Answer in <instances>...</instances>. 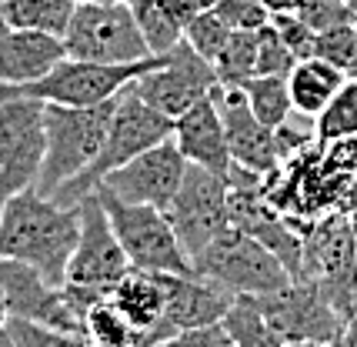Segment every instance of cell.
<instances>
[{
	"mask_svg": "<svg viewBox=\"0 0 357 347\" xmlns=\"http://www.w3.org/2000/svg\"><path fill=\"white\" fill-rule=\"evenodd\" d=\"M80 237L77 207H63L37 187L17 194L0 214V257L33 268L61 287Z\"/></svg>",
	"mask_w": 357,
	"mask_h": 347,
	"instance_id": "6da1fadb",
	"label": "cell"
},
{
	"mask_svg": "<svg viewBox=\"0 0 357 347\" xmlns=\"http://www.w3.org/2000/svg\"><path fill=\"white\" fill-rule=\"evenodd\" d=\"M114 107H117V97L97 107L44 104V164L37 177V190L44 197H54L97 160Z\"/></svg>",
	"mask_w": 357,
	"mask_h": 347,
	"instance_id": "7a4b0ae2",
	"label": "cell"
},
{
	"mask_svg": "<svg viewBox=\"0 0 357 347\" xmlns=\"http://www.w3.org/2000/svg\"><path fill=\"white\" fill-rule=\"evenodd\" d=\"M174 137V121L164 117L160 111H154L144 97H137L134 87H127L124 94L117 97V107H114V117H110L107 137H104V147L87 171L80 174L77 180H70L67 187H61L54 194V201L63 207H77L87 194L97 190V184L107 177L110 171L124 167L127 160H134L137 154L151 151L154 144Z\"/></svg>",
	"mask_w": 357,
	"mask_h": 347,
	"instance_id": "3957f363",
	"label": "cell"
},
{
	"mask_svg": "<svg viewBox=\"0 0 357 347\" xmlns=\"http://www.w3.org/2000/svg\"><path fill=\"white\" fill-rule=\"evenodd\" d=\"M190 264L194 274L214 281L234 298H264L291 284L284 264L241 227H227L224 234H218Z\"/></svg>",
	"mask_w": 357,
	"mask_h": 347,
	"instance_id": "277c9868",
	"label": "cell"
},
{
	"mask_svg": "<svg viewBox=\"0 0 357 347\" xmlns=\"http://www.w3.org/2000/svg\"><path fill=\"white\" fill-rule=\"evenodd\" d=\"M160 61L164 54H154L137 63H93L63 57L47 77L33 80L27 87H17L10 91V97H33L40 104H63V107H97L121 97L134 80L160 67Z\"/></svg>",
	"mask_w": 357,
	"mask_h": 347,
	"instance_id": "5b68a950",
	"label": "cell"
},
{
	"mask_svg": "<svg viewBox=\"0 0 357 347\" xmlns=\"http://www.w3.org/2000/svg\"><path fill=\"white\" fill-rule=\"evenodd\" d=\"M67 57L93 63H137L154 57L130 3L121 0H87L74 7L70 27L63 33Z\"/></svg>",
	"mask_w": 357,
	"mask_h": 347,
	"instance_id": "8992f818",
	"label": "cell"
},
{
	"mask_svg": "<svg viewBox=\"0 0 357 347\" xmlns=\"http://www.w3.org/2000/svg\"><path fill=\"white\" fill-rule=\"evenodd\" d=\"M97 197L107 210L110 227L124 247L127 261L134 270H151V274H194V264L181 240L174 234L171 221L164 210L147 204H127L114 197L110 190L97 187Z\"/></svg>",
	"mask_w": 357,
	"mask_h": 347,
	"instance_id": "52a82bcc",
	"label": "cell"
},
{
	"mask_svg": "<svg viewBox=\"0 0 357 347\" xmlns=\"http://www.w3.org/2000/svg\"><path fill=\"white\" fill-rule=\"evenodd\" d=\"M301 281H314L334 304V311L347 321L357 284V251L351 224L341 210H327L304 227V274Z\"/></svg>",
	"mask_w": 357,
	"mask_h": 347,
	"instance_id": "ba28073f",
	"label": "cell"
},
{
	"mask_svg": "<svg viewBox=\"0 0 357 347\" xmlns=\"http://www.w3.org/2000/svg\"><path fill=\"white\" fill-rule=\"evenodd\" d=\"M44 164V104L33 97L0 100V214L17 194L37 187Z\"/></svg>",
	"mask_w": 357,
	"mask_h": 347,
	"instance_id": "9c48e42d",
	"label": "cell"
},
{
	"mask_svg": "<svg viewBox=\"0 0 357 347\" xmlns=\"http://www.w3.org/2000/svg\"><path fill=\"white\" fill-rule=\"evenodd\" d=\"M77 214H80V237L77 247H74V257L67 264V281L63 284L91 287V291L110 294L134 268H130L124 247H121V240H117L114 227H110V217L104 204H100V197H97V190L80 201Z\"/></svg>",
	"mask_w": 357,
	"mask_h": 347,
	"instance_id": "30bf717a",
	"label": "cell"
},
{
	"mask_svg": "<svg viewBox=\"0 0 357 347\" xmlns=\"http://www.w3.org/2000/svg\"><path fill=\"white\" fill-rule=\"evenodd\" d=\"M164 214H167L181 247L194 261L214 237L231 227V217H227V180L197 167V164H187L181 190L174 194L171 207Z\"/></svg>",
	"mask_w": 357,
	"mask_h": 347,
	"instance_id": "8fae6325",
	"label": "cell"
},
{
	"mask_svg": "<svg viewBox=\"0 0 357 347\" xmlns=\"http://www.w3.org/2000/svg\"><path fill=\"white\" fill-rule=\"evenodd\" d=\"M137 97H144L154 111H160L164 117L177 121L181 114H187L194 104H201L204 97H211L218 91V70L214 63L204 61L197 50L190 47L187 40L174 44L160 67L147 70L140 80L130 84Z\"/></svg>",
	"mask_w": 357,
	"mask_h": 347,
	"instance_id": "7c38bea8",
	"label": "cell"
},
{
	"mask_svg": "<svg viewBox=\"0 0 357 347\" xmlns=\"http://www.w3.org/2000/svg\"><path fill=\"white\" fill-rule=\"evenodd\" d=\"M257 300H261V311H264L267 324L278 334L280 344H287V341L337 344L344 324H347L314 281H291L287 287Z\"/></svg>",
	"mask_w": 357,
	"mask_h": 347,
	"instance_id": "4fadbf2b",
	"label": "cell"
},
{
	"mask_svg": "<svg viewBox=\"0 0 357 347\" xmlns=\"http://www.w3.org/2000/svg\"><path fill=\"white\" fill-rule=\"evenodd\" d=\"M184 174H187L184 154L174 144V137H167V141L154 144L151 151L137 154L134 160H127L124 167L110 171L97 187L110 190L114 197H121L127 204H147L157 207V210H167L174 194L181 190Z\"/></svg>",
	"mask_w": 357,
	"mask_h": 347,
	"instance_id": "5bb4252c",
	"label": "cell"
},
{
	"mask_svg": "<svg viewBox=\"0 0 357 347\" xmlns=\"http://www.w3.org/2000/svg\"><path fill=\"white\" fill-rule=\"evenodd\" d=\"M0 291H3L10 317L33 321V324H44L54 331L84 334V314L74 307V300L67 298L63 284L57 287L44 281L27 264L0 257Z\"/></svg>",
	"mask_w": 357,
	"mask_h": 347,
	"instance_id": "9a60e30c",
	"label": "cell"
},
{
	"mask_svg": "<svg viewBox=\"0 0 357 347\" xmlns=\"http://www.w3.org/2000/svg\"><path fill=\"white\" fill-rule=\"evenodd\" d=\"M214 100H218L220 121H224V137H227V151H231L234 164L261 174V177L278 171L280 154L274 130L254 117V111L248 107V97H244V87H218Z\"/></svg>",
	"mask_w": 357,
	"mask_h": 347,
	"instance_id": "2e32d148",
	"label": "cell"
},
{
	"mask_svg": "<svg viewBox=\"0 0 357 347\" xmlns=\"http://www.w3.org/2000/svg\"><path fill=\"white\" fill-rule=\"evenodd\" d=\"M160 281H164V321L177 334L220 324L234 304V294L201 274H160Z\"/></svg>",
	"mask_w": 357,
	"mask_h": 347,
	"instance_id": "e0dca14e",
	"label": "cell"
},
{
	"mask_svg": "<svg viewBox=\"0 0 357 347\" xmlns=\"http://www.w3.org/2000/svg\"><path fill=\"white\" fill-rule=\"evenodd\" d=\"M63 57L67 47L61 37L7 27L0 33V100H7L17 87L47 77Z\"/></svg>",
	"mask_w": 357,
	"mask_h": 347,
	"instance_id": "ac0fdd59",
	"label": "cell"
},
{
	"mask_svg": "<svg viewBox=\"0 0 357 347\" xmlns=\"http://www.w3.org/2000/svg\"><path fill=\"white\" fill-rule=\"evenodd\" d=\"M110 300L134 327V347H160L174 337V327L164 321V281L151 270H130L110 291Z\"/></svg>",
	"mask_w": 357,
	"mask_h": 347,
	"instance_id": "d6986e66",
	"label": "cell"
},
{
	"mask_svg": "<svg viewBox=\"0 0 357 347\" xmlns=\"http://www.w3.org/2000/svg\"><path fill=\"white\" fill-rule=\"evenodd\" d=\"M174 144L181 147L187 164H197V167L227 180L234 160H231V151H227L224 121H220L214 94L204 97L201 104H194L190 111L174 121Z\"/></svg>",
	"mask_w": 357,
	"mask_h": 347,
	"instance_id": "ffe728a7",
	"label": "cell"
},
{
	"mask_svg": "<svg viewBox=\"0 0 357 347\" xmlns=\"http://www.w3.org/2000/svg\"><path fill=\"white\" fill-rule=\"evenodd\" d=\"M344 80H347V74L337 70L334 63L321 61V57L297 61L294 70L287 74V91H291L294 111L307 114V117H317L334 100V94L344 87Z\"/></svg>",
	"mask_w": 357,
	"mask_h": 347,
	"instance_id": "44dd1931",
	"label": "cell"
},
{
	"mask_svg": "<svg viewBox=\"0 0 357 347\" xmlns=\"http://www.w3.org/2000/svg\"><path fill=\"white\" fill-rule=\"evenodd\" d=\"M74 7L77 3H70V0H7L3 20L14 31H37L63 40V33L70 27V17H74Z\"/></svg>",
	"mask_w": 357,
	"mask_h": 347,
	"instance_id": "7402d4cb",
	"label": "cell"
},
{
	"mask_svg": "<svg viewBox=\"0 0 357 347\" xmlns=\"http://www.w3.org/2000/svg\"><path fill=\"white\" fill-rule=\"evenodd\" d=\"M244 97H248V107L254 111V117L264 127L278 130L291 121L294 104H291V91H287V77L271 74V77H250L244 84Z\"/></svg>",
	"mask_w": 357,
	"mask_h": 347,
	"instance_id": "603a6c76",
	"label": "cell"
},
{
	"mask_svg": "<svg viewBox=\"0 0 357 347\" xmlns=\"http://www.w3.org/2000/svg\"><path fill=\"white\" fill-rule=\"evenodd\" d=\"M220 324L234 341V347H280L278 334L271 331L257 298H234L231 311Z\"/></svg>",
	"mask_w": 357,
	"mask_h": 347,
	"instance_id": "cb8c5ba5",
	"label": "cell"
},
{
	"mask_svg": "<svg viewBox=\"0 0 357 347\" xmlns=\"http://www.w3.org/2000/svg\"><path fill=\"white\" fill-rule=\"evenodd\" d=\"M130 7H134L137 27L151 54H167L174 44L184 40V24L171 14V7L164 0H137Z\"/></svg>",
	"mask_w": 357,
	"mask_h": 347,
	"instance_id": "d4e9b609",
	"label": "cell"
},
{
	"mask_svg": "<svg viewBox=\"0 0 357 347\" xmlns=\"http://www.w3.org/2000/svg\"><path fill=\"white\" fill-rule=\"evenodd\" d=\"M257 67V31H231L227 44L214 57L220 87H244Z\"/></svg>",
	"mask_w": 357,
	"mask_h": 347,
	"instance_id": "484cf974",
	"label": "cell"
},
{
	"mask_svg": "<svg viewBox=\"0 0 357 347\" xmlns=\"http://www.w3.org/2000/svg\"><path fill=\"white\" fill-rule=\"evenodd\" d=\"M317 144H331L337 137H357V77H347L334 100L314 117Z\"/></svg>",
	"mask_w": 357,
	"mask_h": 347,
	"instance_id": "4316f807",
	"label": "cell"
},
{
	"mask_svg": "<svg viewBox=\"0 0 357 347\" xmlns=\"http://www.w3.org/2000/svg\"><path fill=\"white\" fill-rule=\"evenodd\" d=\"M84 337L93 347H134V327L127 324V317L117 311V304L110 298L87 307V314H84Z\"/></svg>",
	"mask_w": 357,
	"mask_h": 347,
	"instance_id": "83f0119b",
	"label": "cell"
},
{
	"mask_svg": "<svg viewBox=\"0 0 357 347\" xmlns=\"http://www.w3.org/2000/svg\"><path fill=\"white\" fill-rule=\"evenodd\" d=\"M227 37H231V27H227L214 10H201V14H194L190 20H187V27H184V40L201 54L204 61H211V63H214V57L224 50Z\"/></svg>",
	"mask_w": 357,
	"mask_h": 347,
	"instance_id": "f1b7e54d",
	"label": "cell"
},
{
	"mask_svg": "<svg viewBox=\"0 0 357 347\" xmlns=\"http://www.w3.org/2000/svg\"><path fill=\"white\" fill-rule=\"evenodd\" d=\"M314 57L334 63L337 70H344L347 77H354V63H357V40H354V24L344 27H331V31L317 33L314 44Z\"/></svg>",
	"mask_w": 357,
	"mask_h": 347,
	"instance_id": "f546056e",
	"label": "cell"
},
{
	"mask_svg": "<svg viewBox=\"0 0 357 347\" xmlns=\"http://www.w3.org/2000/svg\"><path fill=\"white\" fill-rule=\"evenodd\" d=\"M7 331H10L17 347H93L84 334L54 331V327L33 324V321H20V317H10Z\"/></svg>",
	"mask_w": 357,
	"mask_h": 347,
	"instance_id": "4dcf8cb0",
	"label": "cell"
},
{
	"mask_svg": "<svg viewBox=\"0 0 357 347\" xmlns=\"http://www.w3.org/2000/svg\"><path fill=\"white\" fill-rule=\"evenodd\" d=\"M294 54L287 50V44L280 40V33L274 31V24H264L257 31V67H254V77H271L280 74L287 77L294 70Z\"/></svg>",
	"mask_w": 357,
	"mask_h": 347,
	"instance_id": "1f68e13d",
	"label": "cell"
},
{
	"mask_svg": "<svg viewBox=\"0 0 357 347\" xmlns=\"http://www.w3.org/2000/svg\"><path fill=\"white\" fill-rule=\"evenodd\" d=\"M297 17L314 33H324L331 27H344V24H354L357 20V14L344 0H304V7L297 10Z\"/></svg>",
	"mask_w": 357,
	"mask_h": 347,
	"instance_id": "d6a6232c",
	"label": "cell"
},
{
	"mask_svg": "<svg viewBox=\"0 0 357 347\" xmlns=\"http://www.w3.org/2000/svg\"><path fill=\"white\" fill-rule=\"evenodd\" d=\"M214 14L231 31H261L264 24H271V14L264 10L261 0H218Z\"/></svg>",
	"mask_w": 357,
	"mask_h": 347,
	"instance_id": "836d02e7",
	"label": "cell"
},
{
	"mask_svg": "<svg viewBox=\"0 0 357 347\" xmlns=\"http://www.w3.org/2000/svg\"><path fill=\"white\" fill-rule=\"evenodd\" d=\"M274 31L280 33V40L287 44V50L294 54V61H307L314 57V44H317V33L301 20L297 14H280V17H271Z\"/></svg>",
	"mask_w": 357,
	"mask_h": 347,
	"instance_id": "e575fe53",
	"label": "cell"
},
{
	"mask_svg": "<svg viewBox=\"0 0 357 347\" xmlns=\"http://www.w3.org/2000/svg\"><path fill=\"white\" fill-rule=\"evenodd\" d=\"M321 160L327 174L357 177V137H337L331 144H321Z\"/></svg>",
	"mask_w": 357,
	"mask_h": 347,
	"instance_id": "d590c367",
	"label": "cell"
},
{
	"mask_svg": "<svg viewBox=\"0 0 357 347\" xmlns=\"http://www.w3.org/2000/svg\"><path fill=\"white\" fill-rule=\"evenodd\" d=\"M160 347H234V341L227 337L224 324H211V327H194V331L174 334Z\"/></svg>",
	"mask_w": 357,
	"mask_h": 347,
	"instance_id": "8d00e7d4",
	"label": "cell"
},
{
	"mask_svg": "<svg viewBox=\"0 0 357 347\" xmlns=\"http://www.w3.org/2000/svg\"><path fill=\"white\" fill-rule=\"evenodd\" d=\"M264 3V10L271 17H280V14H297L301 7H304V0H261Z\"/></svg>",
	"mask_w": 357,
	"mask_h": 347,
	"instance_id": "74e56055",
	"label": "cell"
},
{
	"mask_svg": "<svg viewBox=\"0 0 357 347\" xmlns=\"http://www.w3.org/2000/svg\"><path fill=\"white\" fill-rule=\"evenodd\" d=\"M341 347H357V317H347L341 334Z\"/></svg>",
	"mask_w": 357,
	"mask_h": 347,
	"instance_id": "f35d334b",
	"label": "cell"
},
{
	"mask_svg": "<svg viewBox=\"0 0 357 347\" xmlns=\"http://www.w3.org/2000/svg\"><path fill=\"white\" fill-rule=\"evenodd\" d=\"M10 324V311H7V300H3V291H0V331Z\"/></svg>",
	"mask_w": 357,
	"mask_h": 347,
	"instance_id": "ab89813d",
	"label": "cell"
},
{
	"mask_svg": "<svg viewBox=\"0 0 357 347\" xmlns=\"http://www.w3.org/2000/svg\"><path fill=\"white\" fill-rule=\"evenodd\" d=\"M187 3L201 14V10H214V3H218V0H187Z\"/></svg>",
	"mask_w": 357,
	"mask_h": 347,
	"instance_id": "60d3db41",
	"label": "cell"
},
{
	"mask_svg": "<svg viewBox=\"0 0 357 347\" xmlns=\"http://www.w3.org/2000/svg\"><path fill=\"white\" fill-rule=\"evenodd\" d=\"M280 347H334V344H321V341H287Z\"/></svg>",
	"mask_w": 357,
	"mask_h": 347,
	"instance_id": "b9f144b4",
	"label": "cell"
},
{
	"mask_svg": "<svg viewBox=\"0 0 357 347\" xmlns=\"http://www.w3.org/2000/svg\"><path fill=\"white\" fill-rule=\"evenodd\" d=\"M0 347H17V344H14V337H10V331H7V327L0 331Z\"/></svg>",
	"mask_w": 357,
	"mask_h": 347,
	"instance_id": "7bdbcfd3",
	"label": "cell"
},
{
	"mask_svg": "<svg viewBox=\"0 0 357 347\" xmlns=\"http://www.w3.org/2000/svg\"><path fill=\"white\" fill-rule=\"evenodd\" d=\"M3 3H7V0H0V33L7 31V20H3Z\"/></svg>",
	"mask_w": 357,
	"mask_h": 347,
	"instance_id": "ee69618b",
	"label": "cell"
},
{
	"mask_svg": "<svg viewBox=\"0 0 357 347\" xmlns=\"http://www.w3.org/2000/svg\"><path fill=\"white\" fill-rule=\"evenodd\" d=\"M351 317H357V284H354V300H351Z\"/></svg>",
	"mask_w": 357,
	"mask_h": 347,
	"instance_id": "f6af8a7d",
	"label": "cell"
},
{
	"mask_svg": "<svg viewBox=\"0 0 357 347\" xmlns=\"http://www.w3.org/2000/svg\"><path fill=\"white\" fill-rule=\"evenodd\" d=\"M344 3H347V7H351V10L357 14V0H344Z\"/></svg>",
	"mask_w": 357,
	"mask_h": 347,
	"instance_id": "bcb514c9",
	"label": "cell"
},
{
	"mask_svg": "<svg viewBox=\"0 0 357 347\" xmlns=\"http://www.w3.org/2000/svg\"><path fill=\"white\" fill-rule=\"evenodd\" d=\"M354 40H357V20H354ZM354 77H357V63H354Z\"/></svg>",
	"mask_w": 357,
	"mask_h": 347,
	"instance_id": "7dc6e473",
	"label": "cell"
},
{
	"mask_svg": "<svg viewBox=\"0 0 357 347\" xmlns=\"http://www.w3.org/2000/svg\"><path fill=\"white\" fill-rule=\"evenodd\" d=\"M121 3H137V0H121Z\"/></svg>",
	"mask_w": 357,
	"mask_h": 347,
	"instance_id": "c3c4849f",
	"label": "cell"
},
{
	"mask_svg": "<svg viewBox=\"0 0 357 347\" xmlns=\"http://www.w3.org/2000/svg\"><path fill=\"white\" fill-rule=\"evenodd\" d=\"M70 3H87V0H70Z\"/></svg>",
	"mask_w": 357,
	"mask_h": 347,
	"instance_id": "681fc988",
	"label": "cell"
},
{
	"mask_svg": "<svg viewBox=\"0 0 357 347\" xmlns=\"http://www.w3.org/2000/svg\"><path fill=\"white\" fill-rule=\"evenodd\" d=\"M334 347H341V341H337V344H334Z\"/></svg>",
	"mask_w": 357,
	"mask_h": 347,
	"instance_id": "f907efd6",
	"label": "cell"
}]
</instances>
